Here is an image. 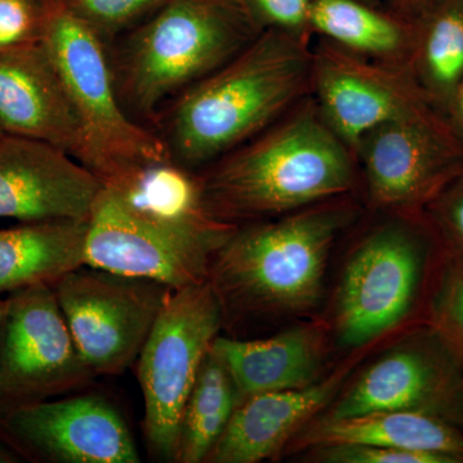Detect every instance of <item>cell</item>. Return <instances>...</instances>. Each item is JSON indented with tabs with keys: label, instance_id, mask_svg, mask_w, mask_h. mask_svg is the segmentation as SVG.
<instances>
[{
	"label": "cell",
	"instance_id": "6da1fadb",
	"mask_svg": "<svg viewBox=\"0 0 463 463\" xmlns=\"http://www.w3.org/2000/svg\"><path fill=\"white\" fill-rule=\"evenodd\" d=\"M304 35L265 29L178 94L161 137L176 164L192 170L225 156L288 114L312 85Z\"/></svg>",
	"mask_w": 463,
	"mask_h": 463
},
{
	"label": "cell",
	"instance_id": "7a4b0ae2",
	"mask_svg": "<svg viewBox=\"0 0 463 463\" xmlns=\"http://www.w3.org/2000/svg\"><path fill=\"white\" fill-rule=\"evenodd\" d=\"M353 181L352 149L312 100L225 155L200 179L206 212L231 224L340 196Z\"/></svg>",
	"mask_w": 463,
	"mask_h": 463
},
{
	"label": "cell",
	"instance_id": "3957f363",
	"mask_svg": "<svg viewBox=\"0 0 463 463\" xmlns=\"http://www.w3.org/2000/svg\"><path fill=\"white\" fill-rule=\"evenodd\" d=\"M263 32L240 0H169L136 30L114 69L121 102L151 116Z\"/></svg>",
	"mask_w": 463,
	"mask_h": 463
},
{
	"label": "cell",
	"instance_id": "277c9868",
	"mask_svg": "<svg viewBox=\"0 0 463 463\" xmlns=\"http://www.w3.org/2000/svg\"><path fill=\"white\" fill-rule=\"evenodd\" d=\"M344 222L339 209H315L236 228L210 268L209 282L223 309L300 312L315 307Z\"/></svg>",
	"mask_w": 463,
	"mask_h": 463
},
{
	"label": "cell",
	"instance_id": "5b68a950",
	"mask_svg": "<svg viewBox=\"0 0 463 463\" xmlns=\"http://www.w3.org/2000/svg\"><path fill=\"white\" fill-rule=\"evenodd\" d=\"M43 45L56 66L80 125V161L103 183L172 158L161 137L134 123L121 102L105 42L85 21L53 0Z\"/></svg>",
	"mask_w": 463,
	"mask_h": 463
},
{
	"label": "cell",
	"instance_id": "8992f818",
	"mask_svg": "<svg viewBox=\"0 0 463 463\" xmlns=\"http://www.w3.org/2000/svg\"><path fill=\"white\" fill-rule=\"evenodd\" d=\"M234 230L216 219L183 222L146 212L103 183L88 219L85 265L181 289L209 281L216 252Z\"/></svg>",
	"mask_w": 463,
	"mask_h": 463
},
{
	"label": "cell",
	"instance_id": "52a82bcc",
	"mask_svg": "<svg viewBox=\"0 0 463 463\" xmlns=\"http://www.w3.org/2000/svg\"><path fill=\"white\" fill-rule=\"evenodd\" d=\"M447 254L428 216L421 227L394 225L368 237L341 282V340L362 345L412 315L422 298L431 300Z\"/></svg>",
	"mask_w": 463,
	"mask_h": 463
},
{
	"label": "cell",
	"instance_id": "ba28073f",
	"mask_svg": "<svg viewBox=\"0 0 463 463\" xmlns=\"http://www.w3.org/2000/svg\"><path fill=\"white\" fill-rule=\"evenodd\" d=\"M224 310L209 281L173 289L137 364L149 448L175 461L183 412Z\"/></svg>",
	"mask_w": 463,
	"mask_h": 463
},
{
	"label": "cell",
	"instance_id": "9c48e42d",
	"mask_svg": "<svg viewBox=\"0 0 463 463\" xmlns=\"http://www.w3.org/2000/svg\"><path fill=\"white\" fill-rule=\"evenodd\" d=\"M90 373L118 374L138 359L173 289L151 279L81 265L53 285Z\"/></svg>",
	"mask_w": 463,
	"mask_h": 463
},
{
	"label": "cell",
	"instance_id": "30bf717a",
	"mask_svg": "<svg viewBox=\"0 0 463 463\" xmlns=\"http://www.w3.org/2000/svg\"><path fill=\"white\" fill-rule=\"evenodd\" d=\"M52 285L9 292L0 319V403L45 401L93 377Z\"/></svg>",
	"mask_w": 463,
	"mask_h": 463
},
{
	"label": "cell",
	"instance_id": "8fae6325",
	"mask_svg": "<svg viewBox=\"0 0 463 463\" xmlns=\"http://www.w3.org/2000/svg\"><path fill=\"white\" fill-rule=\"evenodd\" d=\"M355 152L371 199L383 207L425 210L463 172V139L443 111L381 125Z\"/></svg>",
	"mask_w": 463,
	"mask_h": 463
},
{
	"label": "cell",
	"instance_id": "7c38bea8",
	"mask_svg": "<svg viewBox=\"0 0 463 463\" xmlns=\"http://www.w3.org/2000/svg\"><path fill=\"white\" fill-rule=\"evenodd\" d=\"M0 439L33 462H141L123 416L99 395L0 403Z\"/></svg>",
	"mask_w": 463,
	"mask_h": 463
},
{
	"label": "cell",
	"instance_id": "4fadbf2b",
	"mask_svg": "<svg viewBox=\"0 0 463 463\" xmlns=\"http://www.w3.org/2000/svg\"><path fill=\"white\" fill-rule=\"evenodd\" d=\"M312 85L326 123L352 151L381 125L443 111L411 66L374 65L337 45L313 53Z\"/></svg>",
	"mask_w": 463,
	"mask_h": 463
},
{
	"label": "cell",
	"instance_id": "5bb4252c",
	"mask_svg": "<svg viewBox=\"0 0 463 463\" xmlns=\"http://www.w3.org/2000/svg\"><path fill=\"white\" fill-rule=\"evenodd\" d=\"M102 187L96 174L56 146L0 137V218L88 221Z\"/></svg>",
	"mask_w": 463,
	"mask_h": 463
},
{
	"label": "cell",
	"instance_id": "9a60e30c",
	"mask_svg": "<svg viewBox=\"0 0 463 463\" xmlns=\"http://www.w3.org/2000/svg\"><path fill=\"white\" fill-rule=\"evenodd\" d=\"M463 365V356L430 330L368 368L335 405L330 416L394 411L443 412Z\"/></svg>",
	"mask_w": 463,
	"mask_h": 463
},
{
	"label": "cell",
	"instance_id": "2e32d148",
	"mask_svg": "<svg viewBox=\"0 0 463 463\" xmlns=\"http://www.w3.org/2000/svg\"><path fill=\"white\" fill-rule=\"evenodd\" d=\"M0 127L80 158L78 116L43 43L0 53Z\"/></svg>",
	"mask_w": 463,
	"mask_h": 463
},
{
	"label": "cell",
	"instance_id": "e0dca14e",
	"mask_svg": "<svg viewBox=\"0 0 463 463\" xmlns=\"http://www.w3.org/2000/svg\"><path fill=\"white\" fill-rule=\"evenodd\" d=\"M344 373L307 388L261 392L241 402L207 462L257 463L279 453L330 402Z\"/></svg>",
	"mask_w": 463,
	"mask_h": 463
},
{
	"label": "cell",
	"instance_id": "ac0fdd59",
	"mask_svg": "<svg viewBox=\"0 0 463 463\" xmlns=\"http://www.w3.org/2000/svg\"><path fill=\"white\" fill-rule=\"evenodd\" d=\"M212 349L227 367L240 403L261 392L312 385L321 361L319 334L309 327L292 328L264 340L216 336Z\"/></svg>",
	"mask_w": 463,
	"mask_h": 463
},
{
	"label": "cell",
	"instance_id": "d6986e66",
	"mask_svg": "<svg viewBox=\"0 0 463 463\" xmlns=\"http://www.w3.org/2000/svg\"><path fill=\"white\" fill-rule=\"evenodd\" d=\"M306 446H367L435 453L463 463V432L438 413L394 411L327 417L303 437Z\"/></svg>",
	"mask_w": 463,
	"mask_h": 463
},
{
	"label": "cell",
	"instance_id": "ffe728a7",
	"mask_svg": "<svg viewBox=\"0 0 463 463\" xmlns=\"http://www.w3.org/2000/svg\"><path fill=\"white\" fill-rule=\"evenodd\" d=\"M88 221H44L0 230V294L52 285L85 265Z\"/></svg>",
	"mask_w": 463,
	"mask_h": 463
},
{
	"label": "cell",
	"instance_id": "44dd1931",
	"mask_svg": "<svg viewBox=\"0 0 463 463\" xmlns=\"http://www.w3.org/2000/svg\"><path fill=\"white\" fill-rule=\"evenodd\" d=\"M309 27L358 56L408 60L411 65L416 27L381 14L362 0H312Z\"/></svg>",
	"mask_w": 463,
	"mask_h": 463
},
{
	"label": "cell",
	"instance_id": "7402d4cb",
	"mask_svg": "<svg viewBox=\"0 0 463 463\" xmlns=\"http://www.w3.org/2000/svg\"><path fill=\"white\" fill-rule=\"evenodd\" d=\"M411 67L423 90L447 114L463 79V0H437L422 12Z\"/></svg>",
	"mask_w": 463,
	"mask_h": 463
},
{
	"label": "cell",
	"instance_id": "603a6c76",
	"mask_svg": "<svg viewBox=\"0 0 463 463\" xmlns=\"http://www.w3.org/2000/svg\"><path fill=\"white\" fill-rule=\"evenodd\" d=\"M239 403L227 367L210 346L183 412L175 461H206Z\"/></svg>",
	"mask_w": 463,
	"mask_h": 463
},
{
	"label": "cell",
	"instance_id": "cb8c5ba5",
	"mask_svg": "<svg viewBox=\"0 0 463 463\" xmlns=\"http://www.w3.org/2000/svg\"><path fill=\"white\" fill-rule=\"evenodd\" d=\"M429 325L463 356V258L448 252L428 312Z\"/></svg>",
	"mask_w": 463,
	"mask_h": 463
},
{
	"label": "cell",
	"instance_id": "d4e9b609",
	"mask_svg": "<svg viewBox=\"0 0 463 463\" xmlns=\"http://www.w3.org/2000/svg\"><path fill=\"white\" fill-rule=\"evenodd\" d=\"M53 0H0V53L41 44Z\"/></svg>",
	"mask_w": 463,
	"mask_h": 463
},
{
	"label": "cell",
	"instance_id": "484cf974",
	"mask_svg": "<svg viewBox=\"0 0 463 463\" xmlns=\"http://www.w3.org/2000/svg\"><path fill=\"white\" fill-rule=\"evenodd\" d=\"M100 38L114 35L137 17L161 5V0H62Z\"/></svg>",
	"mask_w": 463,
	"mask_h": 463
},
{
	"label": "cell",
	"instance_id": "4316f807",
	"mask_svg": "<svg viewBox=\"0 0 463 463\" xmlns=\"http://www.w3.org/2000/svg\"><path fill=\"white\" fill-rule=\"evenodd\" d=\"M425 214L447 251L463 258V172L425 207Z\"/></svg>",
	"mask_w": 463,
	"mask_h": 463
},
{
	"label": "cell",
	"instance_id": "83f0119b",
	"mask_svg": "<svg viewBox=\"0 0 463 463\" xmlns=\"http://www.w3.org/2000/svg\"><path fill=\"white\" fill-rule=\"evenodd\" d=\"M261 30L276 29L304 35L309 27L312 0H240Z\"/></svg>",
	"mask_w": 463,
	"mask_h": 463
},
{
	"label": "cell",
	"instance_id": "f1b7e54d",
	"mask_svg": "<svg viewBox=\"0 0 463 463\" xmlns=\"http://www.w3.org/2000/svg\"><path fill=\"white\" fill-rule=\"evenodd\" d=\"M323 458L336 463H457L435 453L367 446L323 448Z\"/></svg>",
	"mask_w": 463,
	"mask_h": 463
},
{
	"label": "cell",
	"instance_id": "f546056e",
	"mask_svg": "<svg viewBox=\"0 0 463 463\" xmlns=\"http://www.w3.org/2000/svg\"><path fill=\"white\" fill-rule=\"evenodd\" d=\"M441 416L452 422L456 428H463V365Z\"/></svg>",
	"mask_w": 463,
	"mask_h": 463
},
{
	"label": "cell",
	"instance_id": "4dcf8cb0",
	"mask_svg": "<svg viewBox=\"0 0 463 463\" xmlns=\"http://www.w3.org/2000/svg\"><path fill=\"white\" fill-rule=\"evenodd\" d=\"M447 116L463 139V79L448 105Z\"/></svg>",
	"mask_w": 463,
	"mask_h": 463
},
{
	"label": "cell",
	"instance_id": "1f68e13d",
	"mask_svg": "<svg viewBox=\"0 0 463 463\" xmlns=\"http://www.w3.org/2000/svg\"><path fill=\"white\" fill-rule=\"evenodd\" d=\"M437 0H394L395 5L399 8L403 9L405 12H410V14H414V12L422 14L425 9L430 7Z\"/></svg>",
	"mask_w": 463,
	"mask_h": 463
},
{
	"label": "cell",
	"instance_id": "d6a6232c",
	"mask_svg": "<svg viewBox=\"0 0 463 463\" xmlns=\"http://www.w3.org/2000/svg\"><path fill=\"white\" fill-rule=\"evenodd\" d=\"M20 461V456L0 439V463H14Z\"/></svg>",
	"mask_w": 463,
	"mask_h": 463
},
{
	"label": "cell",
	"instance_id": "836d02e7",
	"mask_svg": "<svg viewBox=\"0 0 463 463\" xmlns=\"http://www.w3.org/2000/svg\"><path fill=\"white\" fill-rule=\"evenodd\" d=\"M5 309V298L0 297V319H2L3 313Z\"/></svg>",
	"mask_w": 463,
	"mask_h": 463
},
{
	"label": "cell",
	"instance_id": "e575fe53",
	"mask_svg": "<svg viewBox=\"0 0 463 463\" xmlns=\"http://www.w3.org/2000/svg\"><path fill=\"white\" fill-rule=\"evenodd\" d=\"M362 2L368 3V5H374L379 0H362Z\"/></svg>",
	"mask_w": 463,
	"mask_h": 463
},
{
	"label": "cell",
	"instance_id": "d590c367",
	"mask_svg": "<svg viewBox=\"0 0 463 463\" xmlns=\"http://www.w3.org/2000/svg\"><path fill=\"white\" fill-rule=\"evenodd\" d=\"M166 2H169V0H161V5H163L164 3H166Z\"/></svg>",
	"mask_w": 463,
	"mask_h": 463
},
{
	"label": "cell",
	"instance_id": "8d00e7d4",
	"mask_svg": "<svg viewBox=\"0 0 463 463\" xmlns=\"http://www.w3.org/2000/svg\"><path fill=\"white\" fill-rule=\"evenodd\" d=\"M3 134H5V132H3L2 127H0V137H2Z\"/></svg>",
	"mask_w": 463,
	"mask_h": 463
}]
</instances>
